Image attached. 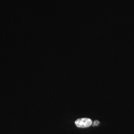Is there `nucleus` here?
<instances>
[{
	"label": "nucleus",
	"mask_w": 134,
	"mask_h": 134,
	"mask_svg": "<svg viewBox=\"0 0 134 134\" xmlns=\"http://www.w3.org/2000/svg\"><path fill=\"white\" fill-rule=\"evenodd\" d=\"M92 124V120L87 118H80L75 121V124L79 128H87L91 126Z\"/></svg>",
	"instance_id": "nucleus-1"
},
{
	"label": "nucleus",
	"mask_w": 134,
	"mask_h": 134,
	"mask_svg": "<svg viewBox=\"0 0 134 134\" xmlns=\"http://www.w3.org/2000/svg\"><path fill=\"white\" fill-rule=\"evenodd\" d=\"M99 123H100L99 121H98V120H96V121H94V122L93 123V126H98V125L99 124Z\"/></svg>",
	"instance_id": "nucleus-2"
}]
</instances>
